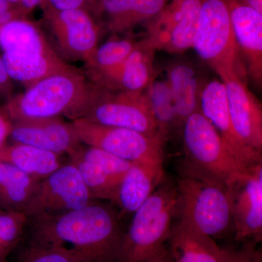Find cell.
I'll return each instance as SVG.
<instances>
[{"instance_id":"1","label":"cell","mask_w":262,"mask_h":262,"mask_svg":"<svg viewBox=\"0 0 262 262\" xmlns=\"http://www.w3.org/2000/svg\"><path fill=\"white\" fill-rule=\"evenodd\" d=\"M118 212L92 203L80 209L33 218L31 244L66 246L93 262H117L123 232Z\"/></svg>"},{"instance_id":"2","label":"cell","mask_w":262,"mask_h":262,"mask_svg":"<svg viewBox=\"0 0 262 262\" xmlns=\"http://www.w3.org/2000/svg\"><path fill=\"white\" fill-rule=\"evenodd\" d=\"M96 84L75 68L50 76L5 101L3 107L12 121L66 117L82 118Z\"/></svg>"},{"instance_id":"3","label":"cell","mask_w":262,"mask_h":262,"mask_svg":"<svg viewBox=\"0 0 262 262\" xmlns=\"http://www.w3.org/2000/svg\"><path fill=\"white\" fill-rule=\"evenodd\" d=\"M123 234L117 262H144L165 246L179 213L177 186L163 182L135 212Z\"/></svg>"},{"instance_id":"4","label":"cell","mask_w":262,"mask_h":262,"mask_svg":"<svg viewBox=\"0 0 262 262\" xmlns=\"http://www.w3.org/2000/svg\"><path fill=\"white\" fill-rule=\"evenodd\" d=\"M180 133L184 153L181 171L213 179L229 190L248 173L250 167L234 158L200 110L188 117Z\"/></svg>"},{"instance_id":"5","label":"cell","mask_w":262,"mask_h":262,"mask_svg":"<svg viewBox=\"0 0 262 262\" xmlns=\"http://www.w3.org/2000/svg\"><path fill=\"white\" fill-rule=\"evenodd\" d=\"M179 215L182 222L212 238L234 233L230 190L213 179L181 171L177 184Z\"/></svg>"},{"instance_id":"6","label":"cell","mask_w":262,"mask_h":262,"mask_svg":"<svg viewBox=\"0 0 262 262\" xmlns=\"http://www.w3.org/2000/svg\"><path fill=\"white\" fill-rule=\"evenodd\" d=\"M192 49L222 82L247 77L234 39L229 0H202Z\"/></svg>"},{"instance_id":"7","label":"cell","mask_w":262,"mask_h":262,"mask_svg":"<svg viewBox=\"0 0 262 262\" xmlns=\"http://www.w3.org/2000/svg\"><path fill=\"white\" fill-rule=\"evenodd\" d=\"M81 142L96 146L131 163L163 160L166 141L123 127L108 126L84 118L72 121Z\"/></svg>"},{"instance_id":"8","label":"cell","mask_w":262,"mask_h":262,"mask_svg":"<svg viewBox=\"0 0 262 262\" xmlns=\"http://www.w3.org/2000/svg\"><path fill=\"white\" fill-rule=\"evenodd\" d=\"M82 118L147 136L159 135L145 91L134 94L96 86L94 97Z\"/></svg>"},{"instance_id":"9","label":"cell","mask_w":262,"mask_h":262,"mask_svg":"<svg viewBox=\"0 0 262 262\" xmlns=\"http://www.w3.org/2000/svg\"><path fill=\"white\" fill-rule=\"evenodd\" d=\"M43 16L57 48L70 61L85 63L98 48L101 25L91 13L81 9H53L45 2Z\"/></svg>"},{"instance_id":"10","label":"cell","mask_w":262,"mask_h":262,"mask_svg":"<svg viewBox=\"0 0 262 262\" xmlns=\"http://www.w3.org/2000/svg\"><path fill=\"white\" fill-rule=\"evenodd\" d=\"M93 201L80 172L70 162L39 181L24 212L29 219L61 214L80 209Z\"/></svg>"},{"instance_id":"11","label":"cell","mask_w":262,"mask_h":262,"mask_svg":"<svg viewBox=\"0 0 262 262\" xmlns=\"http://www.w3.org/2000/svg\"><path fill=\"white\" fill-rule=\"evenodd\" d=\"M202 0H169L146 22L144 39L156 51L180 54L192 49Z\"/></svg>"},{"instance_id":"12","label":"cell","mask_w":262,"mask_h":262,"mask_svg":"<svg viewBox=\"0 0 262 262\" xmlns=\"http://www.w3.org/2000/svg\"><path fill=\"white\" fill-rule=\"evenodd\" d=\"M200 112L208 120L230 152L245 166L262 163L261 152L246 145L234 130L227 104L225 83L213 79L206 81L200 98Z\"/></svg>"},{"instance_id":"13","label":"cell","mask_w":262,"mask_h":262,"mask_svg":"<svg viewBox=\"0 0 262 262\" xmlns=\"http://www.w3.org/2000/svg\"><path fill=\"white\" fill-rule=\"evenodd\" d=\"M234 239L239 242L262 237V163L250 167L230 190Z\"/></svg>"},{"instance_id":"14","label":"cell","mask_w":262,"mask_h":262,"mask_svg":"<svg viewBox=\"0 0 262 262\" xmlns=\"http://www.w3.org/2000/svg\"><path fill=\"white\" fill-rule=\"evenodd\" d=\"M9 138L14 143L59 155H69L82 144L72 122H65L62 117L13 121Z\"/></svg>"},{"instance_id":"15","label":"cell","mask_w":262,"mask_h":262,"mask_svg":"<svg viewBox=\"0 0 262 262\" xmlns=\"http://www.w3.org/2000/svg\"><path fill=\"white\" fill-rule=\"evenodd\" d=\"M234 39L246 67V75L253 84H262V13L244 0H229Z\"/></svg>"},{"instance_id":"16","label":"cell","mask_w":262,"mask_h":262,"mask_svg":"<svg viewBox=\"0 0 262 262\" xmlns=\"http://www.w3.org/2000/svg\"><path fill=\"white\" fill-rule=\"evenodd\" d=\"M155 49L146 39L138 42L135 49L125 61L108 73L90 79L101 89L141 94L156 77Z\"/></svg>"},{"instance_id":"17","label":"cell","mask_w":262,"mask_h":262,"mask_svg":"<svg viewBox=\"0 0 262 262\" xmlns=\"http://www.w3.org/2000/svg\"><path fill=\"white\" fill-rule=\"evenodd\" d=\"M234 130L246 145L262 151V108L246 80L235 77L223 82Z\"/></svg>"},{"instance_id":"18","label":"cell","mask_w":262,"mask_h":262,"mask_svg":"<svg viewBox=\"0 0 262 262\" xmlns=\"http://www.w3.org/2000/svg\"><path fill=\"white\" fill-rule=\"evenodd\" d=\"M163 160L133 163L120 182L113 204L120 216L134 213L165 182Z\"/></svg>"},{"instance_id":"19","label":"cell","mask_w":262,"mask_h":262,"mask_svg":"<svg viewBox=\"0 0 262 262\" xmlns=\"http://www.w3.org/2000/svg\"><path fill=\"white\" fill-rule=\"evenodd\" d=\"M166 77L175 105L176 130H181L188 117L199 111L201 91L206 81L192 63L186 61L169 65Z\"/></svg>"},{"instance_id":"20","label":"cell","mask_w":262,"mask_h":262,"mask_svg":"<svg viewBox=\"0 0 262 262\" xmlns=\"http://www.w3.org/2000/svg\"><path fill=\"white\" fill-rule=\"evenodd\" d=\"M169 0H103L101 19L113 34L130 32L149 21L163 9Z\"/></svg>"},{"instance_id":"21","label":"cell","mask_w":262,"mask_h":262,"mask_svg":"<svg viewBox=\"0 0 262 262\" xmlns=\"http://www.w3.org/2000/svg\"><path fill=\"white\" fill-rule=\"evenodd\" d=\"M168 241L174 262H221L215 239L182 221L172 227Z\"/></svg>"},{"instance_id":"22","label":"cell","mask_w":262,"mask_h":262,"mask_svg":"<svg viewBox=\"0 0 262 262\" xmlns=\"http://www.w3.org/2000/svg\"><path fill=\"white\" fill-rule=\"evenodd\" d=\"M5 68L13 80L29 86L50 76L72 70L58 53L46 55H19L3 53Z\"/></svg>"},{"instance_id":"23","label":"cell","mask_w":262,"mask_h":262,"mask_svg":"<svg viewBox=\"0 0 262 262\" xmlns=\"http://www.w3.org/2000/svg\"><path fill=\"white\" fill-rule=\"evenodd\" d=\"M0 48L3 53L46 55L57 53L35 24L20 17L0 26Z\"/></svg>"},{"instance_id":"24","label":"cell","mask_w":262,"mask_h":262,"mask_svg":"<svg viewBox=\"0 0 262 262\" xmlns=\"http://www.w3.org/2000/svg\"><path fill=\"white\" fill-rule=\"evenodd\" d=\"M61 155L28 144H5L0 149V161L14 165L19 170L41 181L60 168Z\"/></svg>"},{"instance_id":"25","label":"cell","mask_w":262,"mask_h":262,"mask_svg":"<svg viewBox=\"0 0 262 262\" xmlns=\"http://www.w3.org/2000/svg\"><path fill=\"white\" fill-rule=\"evenodd\" d=\"M39 182L14 165L0 161V209L24 212Z\"/></svg>"},{"instance_id":"26","label":"cell","mask_w":262,"mask_h":262,"mask_svg":"<svg viewBox=\"0 0 262 262\" xmlns=\"http://www.w3.org/2000/svg\"><path fill=\"white\" fill-rule=\"evenodd\" d=\"M138 42L130 37H113L98 46L85 62L90 79L108 73L121 65L135 49Z\"/></svg>"},{"instance_id":"27","label":"cell","mask_w":262,"mask_h":262,"mask_svg":"<svg viewBox=\"0 0 262 262\" xmlns=\"http://www.w3.org/2000/svg\"><path fill=\"white\" fill-rule=\"evenodd\" d=\"M156 122L158 134L167 141L170 132L176 130V110L173 96L166 80L157 77L145 91Z\"/></svg>"},{"instance_id":"28","label":"cell","mask_w":262,"mask_h":262,"mask_svg":"<svg viewBox=\"0 0 262 262\" xmlns=\"http://www.w3.org/2000/svg\"><path fill=\"white\" fill-rule=\"evenodd\" d=\"M69 158L70 163L80 172L84 185L93 199L106 200L113 203L121 180L114 178L93 164L75 157Z\"/></svg>"},{"instance_id":"29","label":"cell","mask_w":262,"mask_h":262,"mask_svg":"<svg viewBox=\"0 0 262 262\" xmlns=\"http://www.w3.org/2000/svg\"><path fill=\"white\" fill-rule=\"evenodd\" d=\"M69 157H75L96 165L114 178L121 180L133 163L96 146L82 144Z\"/></svg>"},{"instance_id":"30","label":"cell","mask_w":262,"mask_h":262,"mask_svg":"<svg viewBox=\"0 0 262 262\" xmlns=\"http://www.w3.org/2000/svg\"><path fill=\"white\" fill-rule=\"evenodd\" d=\"M29 220L25 212L0 209V259L7 257L21 238L24 227Z\"/></svg>"},{"instance_id":"31","label":"cell","mask_w":262,"mask_h":262,"mask_svg":"<svg viewBox=\"0 0 262 262\" xmlns=\"http://www.w3.org/2000/svg\"><path fill=\"white\" fill-rule=\"evenodd\" d=\"M20 262H93L64 246L32 245L22 251Z\"/></svg>"},{"instance_id":"32","label":"cell","mask_w":262,"mask_h":262,"mask_svg":"<svg viewBox=\"0 0 262 262\" xmlns=\"http://www.w3.org/2000/svg\"><path fill=\"white\" fill-rule=\"evenodd\" d=\"M45 2L53 9L85 10L97 19L98 21L101 20L103 0H46Z\"/></svg>"},{"instance_id":"33","label":"cell","mask_w":262,"mask_h":262,"mask_svg":"<svg viewBox=\"0 0 262 262\" xmlns=\"http://www.w3.org/2000/svg\"><path fill=\"white\" fill-rule=\"evenodd\" d=\"M254 241H248L242 248H222L221 262H259V254Z\"/></svg>"},{"instance_id":"34","label":"cell","mask_w":262,"mask_h":262,"mask_svg":"<svg viewBox=\"0 0 262 262\" xmlns=\"http://www.w3.org/2000/svg\"><path fill=\"white\" fill-rule=\"evenodd\" d=\"M13 96V80L8 75L3 58L0 56V100L7 101Z\"/></svg>"},{"instance_id":"35","label":"cell","mask_w":262,"mask_h":262,"mask_svg":"<svg viewBox=\"0 0 262 262\" xmlns=\"http://www.w3.org/2000/svg\"><path fill=\"white\" fill-rule=\"evenodd\" d=\"M13 127V121L5 111L3 106L0 107V149L7 144Z\"/></svg>"},{"instance_id":"36","label":"cell","mask_w":262,"mask_h":262,"mask_svg":"<svg viewBox=\"0 0 262 262\" xmlns=\"http://www.w3.org/2000/svg\"><path fill=\"white\" fill-rule=\"evenodd\" d=\"M25 17L18 8L9 4L5 0H0V26L13 19Z\"/></svg>"},{"instance_id":"37","label":"cell","mask_w":262,"mask_h":262,"mask_svg":"<svg viewBox=\"0 0 262 262\" xmlns=\"http://www.w3.org/2000/svg\"><path fill=\"white\" fill-rule=\"evenodd\" d=\"M46 0H20L19 10L24 16L35 9L39 5H42Z\"/></svg>"},{"instance_id":"38","label":"cell","mask_w":262,"mask_h":262,"mask_svg":"<svg viewBox=\"0 0 262 262\" xmlns=\"http://www.w3.org/2000/svg\"><path fill=\"white\" fill-rule=\"evenodd\" d=\"M144 262H174V260L170 250L165 246L156 254Z\"/></svg>"},{"instance_id":"39","label":"cell","mask_w":262,"mask_h":262,"mask_svg":"<svg viewBox=\"0 0 262 262\" xmlns=\"http://www.w3.org/2000/svg\"><path fill=\"white\" fill-rule=\"evenodd\" d=\"M246 4L262 13V0H244Z\"/></svg>"},{"instance_id":"40","label":"cell","mask_w":262,"mask_h":262,"mask_svg":"<svg viewBox=\"0 0 262 262\" xmlns=\"http://www.w3.org/2000/svg\"><path fill=\"white\" fill-rule=\"evenodd\" d=\"M0 262H2L1 259H0Z\"/></svg>"}]
</instances>
